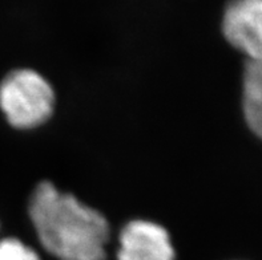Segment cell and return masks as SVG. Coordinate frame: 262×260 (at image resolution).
Here are the masks:
<instances>
[{
	"mask_svg": "<svg viewBox=\"0 0 262 260\" xmlns=\"http://www.w3.org/2000/svg\"><path fill=\"white\" fill-rule=\"evenodd\" d=\"M30 217L40 243L57 259H106L110 224L105 218L76 197L60 193L51 182L35 188Z\"/></svg>",
	"mask_w": 262,
	"mask_h": 260,
	"instance_id": "cell-1",
	"label": "cell"
},
{
	"mask_svg": "<svg viewBox=\"0 0 262 260\" xmlns=\"http://www.w3.org/2000/svg\"><path fill=\"white\" fill-rule=\"evenodd\" d=\"M53 105L52 86L35 70H13L0 84V109L15 128L41 125L52 114Z\"/></svg>",
	"mask_w": 262,
	"mask_h": 260,
	"instance_id": "cell-2",
	"label": "cell"
},
{
	"mask_svg": "<svg viewBox=\"0 0 262 260\" xmlns=\"http://www.w3.org/2000/svg\"><path fill=\"white\" fill-rule=\"evenodd\" d=\"M223 32L252 61H262V0H239L226 7Z\"/></svg>",
	"mask_w": 262,
	"mask_h": 260,
	"instance_id": "cell-3",
	"label": "cell"
},
{
	"mask_svg": "<svg viewBox=\"0 0 262 260\" xmlns=\"http://www.w3.org/2000/svg\"><path fill=\"white\" fill-rule=\"evenodd\" d=\"M117 260H174L168 231L153 222H129L120 235Z\"/></svg>",
	"mask_w": 262,
	"mask_h": 260,
	"instance_id": "cell-4",
	"label": "cell"
},
{
	"mask_svg": "<svg viewBox=\"0 0 262 260\" xmlns=\"http://www.w3.org/2000/svg\"><path fill=\"white\" fill-rule=\"evenodd\" d=\"M243 109L250 130L262 139V61H246L243 80Z\"/></svg>",
	"mask_w": 262,
	"mask_h": 260,
	"instance_id": "cell-5",
	"label": "cell"
},
{
	"mask_svg": "<svg viewBox=\"0 0 262 260\" xmlns=\"http://www.w3.org/2000/svg\"><path fill=\"white\" fill-rule=\"evenodd\" d=\"M0 260H40L32 248L17 239H4L0 242Z\"/></svg>",
	"mask_w": 262,
	"mask_h": 260,
	"instance_id": "cell-6",
	"label": "cell"
}]
</instances>
